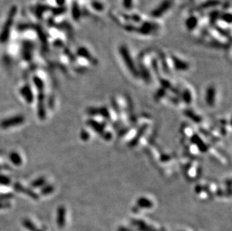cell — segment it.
I'll return each mask as SVG.
<instances>
[{
    "label": "cell",
    "instance_id": "ba28073f",
    "mask_svg": "<svg viewBox=\"0 0 232 231\" xmlns=\"http://www.w3.org/2000/svg\"><path fill=\"white\" fill-rule=\"evenodd\" d=\"M20 94L24 98V99L26 100V101L27 103H32L34 100V95L33 92L30 88V86L29 85H26V86H23L21 89H20Z\"/></svg>",
    "mask_w": 232,
    "mask_h": 231
},
{
    "label": "cell",
    "instance_id": "8992f818",
    "mask_svg": "<svg viewBox=\"0 0 232 231\" xmlns=\"http://www.w3.org/2000/svg\"><path fill=\"white\" fill-rule=\"evenodd\" d=\"M14 188L17 192L20 193H25L26 195L30 197L32 199H35V200H38L39 198V196L36 193L34 192L33 190H32L31 188H27L26 187H24V185L20 184L19 182H16L14 184Z\"/></svg>",
    "mask_w": 232,
    "mask_h": 231
},
{
    "label": "cell",
    "instance_id": "7c38bea8",
    "mask_svg": "<svg viewBox=\"0 0 232 231\" xmlns=\"http://www.w3.org/2000/svg\"><path fill=\"white\" fill-rule=\"evenodd\" d=\"M220 4V2L219 0H209V1L205 2L202 5H200L201 9H207L210 8H214L218 6Z\"/></svg>",
    "mask_w": 232,
    "mask_h": 231
},
{
    "label": "cell",
    "instance_id": "277c9868",
    "mask_svg": "<svg viewBox=\"0 0 232 231\" xmlns=\"http://www.w3.org/2000/svg\"><path fill=\"white\" fill-rule=\"evenodd\" d=\"M14 14H15V8H14L11 10L10 14H9L8 18L7 21L6 23H5V26H4L3 31H2V34H1V35H0V40H1L2 41H5L8 39L9 31H10V29L11 28V25H12L13 19H14Z\"/></svg>",
    "mask_w": 232,
    "mask_h": 231
},
{
    "label": "cell",
    "instance_id": "9a60e30c",
    "mask_svg": "<svg viewBox=\"0 0 232 231\" xmlns=\"http://www.w3.org/2000/svg\"><path fill=\"white\" fill-rule=\"evenodd\" d=\"M46 184V179L45 177H39L36 179L35 180L32 182L31 187L32 188H41Z\"/></svg>",
    "mask_w": 232,
    "mask_h": 231
},
{
    "label": "cell",
    "instance_id": "ac0fdd59",
    "mask_svg": "<svg viewBox=\"0 0 232 231\" xmlns=\"http://www.w3.org/2000/svg\"><path fill=\"white\" fill-rule=\"evenodd\" d=\"M219 18L221 19L222 21L225 22L226 23L231 24V22H232V16H231V13H229V12L223 13V14H220Z\"/></svg>",
    "mask_w": 232,
    "mask_h": 231
},
{
    "label": "cell",
    "instance_id": "7402d4cb",
    "mask_svg": "<svg viewBox=\"0 0 232 231\" xmlns=\"http://www.w3.org/2000/svg\"><path fill=\"white\" fill-rule=\"evenodd\" d=\"M11 179L5 175L0 174V185H8L11 184Z\"/></svg>",
    "mask_w": 232,
    "mask_h": 231
},
{
    "label": "cell",
    "instance_id": "6da1fadb",
    "mask_svg": "<svg viewBox=\"0 0 232 231\" xmlns=\"http://www.w3.org/2000/svg\"><path fill=\"white\" fill-rule=\"evenodd\" d=\"M119 52L120 54L122 59L124 61L125 64L130 71H132L133 73H135V66H134V61H133L132 56H131L130 53H129V48L125 45H121L119 47Z\"/></svg>",
    "mask_w": 232,
    "mask_h": 231
},
{
    "label": "cell",
    "instance_id": "3957f363",
    "mask_svg": "<svg viewBox=\"0 0 232 231\" xmlns=\"http://www.w3.org/2000/svg\"><path fill=\"white\" fill-rule=\"evenodd\" d=\"M172 5V3L171 0H165L161 3L160 5H158L155 9H153L151 11V16L153 18H159L160 17L163 16L165 12H167L169 10Z\"/></svg>",
    "mask_w": 232,
    "mask_h": 231
},
{
    "label": "cell",
    "instance_id": "ffe728a7",
    "mask_svg": "<svg viewBox=\"0 0 232 231\" xmlns=\"http://www.w3.org/2000/svg\"><path fill=\"white\" fill-rule=\"evenodd\" d=\"M91 5H92V8L94 10H96L97 11H104V5L102 4L101 2H98V1H93L91 3Z\"/></svg>",
    "mask_w": 232,
    "mask_h": 231
},
{
    "label": "cell",
    "instance_id": "9c48e42d",
    "mask_svg": "<svg viewBox=\"0 0 232 231\" xmlns=\"http://www.w3.org/2000/svg\"><path fill=\"white\" fill-rule=\"evenodd\" d=\"M198 23V20L197 17L194 16V15H192L186 19V26L188 30L189 31H192V30H194L195 28L197 27Z\"/></svg>",
    "mask_w": 232,
    "mask_h": 231
},
{
    "label": "cell",
    "instance_id": "4316f807",
    "mask_svg": "<svg viewBox=\"0 0 232 231\" xmlns=\"http://www.w3.org/2000/svg\"><path fill=\"white\" fill-rule=\"evenodd\" d=\"M37 231H45V230H38Z\"/></svg>",
    "mask_w": 232,
    "mask_h": 231
},
{
    "label": "cell",
    "instance_id": "cb8c5ba5",
    "mask_svg": "<svg viewBox=\"0 0 232 231\" xmlns=\"http://www.w3.org/2000/svg\"><path fill=\"white\" fill-rule=\"evenodd\" d=\"M13 198L12 194H5L0 195V201L2 200H8V199Z\"/></svg>",
    "mask_w": 232,
    "mask_h": 231
},
{
    "label": "cell",
    "instance_id": "30bf717a",
    "mask_svg": "<svg viewBox=\"0 0 232 231\" xmlns=\"http://www.w3.org/2000/svg\"><path fill=\"white\" fill-rule=\"evenodd\" d=\"M9 160L15 166L21 165V164L23 163V159L21 156H20V154H18L16 152H11L9 154Z\"/></svg>",
    "mask_w": 232,
    "mask_h": 231
},
{
    "label": "cell",
    "instance_id": "e0dca14e",
    "mask_svg": "<svg viewBox=\"0 0 232 231\" xmlns=\"http://www.w3.org/2000/svg\"><path fill=\"white\" fill-rule=\"evenodd\" d=\"M23 225L29 231H37L38 229L36 226L29 219H24L23 221Z\"/></svg>",
    "mask_w": 232,
    "mask_h": 231
},
{
    "label": "cell",
    "instance_id": "5bb4252c",
    "mask_svg": "<svg viewBox=\"0 0 232 231\" xmlns=\"http://www.w3.org/2000/svg\"><path fill=\"white\" fill-rule=\"evenodd\" d=\"M77 54H78L79 56H81V57L87 59H89V60L92 59V55L90 54V53L89 52V50H87V48H85V47H80L78 50H77Z\"/></svg>",
    "mask_w": 232,
    "mask_h": 231
},
{
    "label": "cell",
    "instance_id": "8fae6325",
    "mask_svg": "<svg viewBox=\"0 0 232 231\" xmlns=\"http://www.w3.org/2000/svg\"><path fill=\"white\" fill-rule=\"evenodd\" d=\"M65 215H66V210L61 206L57 210V224L60 228H62L64 226Z\"/></svg>",
    "mask_w": 232,
    "mask_h": 231
},
{
    "label": "cell",
    "instance_id": "4fadbf2b",
    "mask_svg": "<svg viewBox=\"0 0 232 231\" xmlns=\"http://www.w3.org/2000/svg\"><path fill=\"white\" fill-rule=\"evenodd\" d=\"M173 61H174V64L175 65V67L177 68V69H180V70H185L187 69L188 65L185 62L182 61L181 59H180L179 58L175 57V56H173Z\"/></svg>",
    "mask_w": 232,
    "mask_h": 231
},
{
    "label": "cell",
    "instance_id": "52a82bcc",
    "mask_svg": "<svg viewBox=\"0 0 232 231\" xmlns=\"http://www.w3.org/2000/svg\"><path fill=\"white\" fill-rule=\"evenodd\" d=\"M158 28H159V26L157 24L154 23L145 22L138 29V32L142 34V35H150L153 31H156V30L158 29Z\"/></svg>",
    "mask_w": 232,
    "mask_h": 231
},
{
    "label": "cell",
    "instance_id": "d4e9b609",
    "mask_svg": "<svg viewBox=\"0 0 232 231\" xmlns=\"http://www.w3.org/2000/svg\"><path fill=\"white\" fill-rule=\"evenodd\" d=\"M10 206H11V204L9 203L0 201V209H5V208H8V207H10Z\"/></svg>",
    "mask_w": 232,
    "mask_h": 231
},
{
    "label": "cell",
    "instance_id": "484cf974",
    "mask_svg": "<svg viewBox=\"0 0 232 231\" xmlns=\"http://www.w3.org/2000/svg\"><path fill=\"white\" fill-rule=\"evenodd\" d=\"M56 2L59 5H64V4H65V2H66V0H56Z\"/></svg>",
    "mask_w": 232,
    "mask_h": 231
},
{
    "label": "cell",
    "instance_id": "603a6c76",
    "mask_svg": "<svg viewBox=\"0 0 232 231\" xmlns=\"http://www.w3.org/2000/svg\"><path fill=\"white\" fill-rule=\"evenodd\" d=\"M123 6L126 10H131L133 7V0H122Z\"/></svg>",
    "mask_w": 232,
    "mask_h": 231
},
{
    "label": "cell",
    "instance_id": "5b68a950",
    "mask_svg": "<svg viewBox=\"0 0 232 231\" xmlns=\"http://www.w3.org/2000/svg\"><path fill=\"white\" fill-rule=\"evenodd\" d=\"M45 96L42 92H40L38 96V116L39 118L44 120L46 118V108H45Z\"/></svg>",
    "mask_w": 232,
    "mask_h": 231
},
{
    "label": "cell",
    "instance_id": "44dd1931",
    "mask_svg": "<svg viewBox=\"0 0 232 231\" xmlns=\"http://www.w3.org/2000/svg\"><path fill=\"white\" fill-rule=\"evenodd\" d=\"M33 82L35 83L36 88H37L39 91L42 92V90H44V83L43 81L41 80V79L38 77H35L33 78Z\"/></svg>",
    "mask_w": 232,
    "mask_h": 231
},
{
    "label": "cell",
    "instance_id": "7a4b0ae2",
    "mask_svg": "<svg viewBox=\"0 0 232 231\" xmlns=\"http://www.w3.org/2000/svg\"><path fill=\"white\" fill-rule=\"evenodd\" d=\"M25 121V118L24 116L22 115H18L14 116L13 117H10L5 119H3L1 122H0V127L3 129H8V128H11V127L18 126L20 125L23 124Z\"/></svg>",
    "mask_w": 232,
    "mask_h": 231
},
{
    "label": "cell",
    "instance_id": "d6986e66",
    "mask_svg": "<svg viewBox=\"0 0 232 231\" xmlns=\"http://www.w3.org/2000/svg\"><path fill=\"white\" fill-rule=\"evenodd\" d=\"M54 191V185H47L44 186V188L41 189V194L45 196V195H48L52 193Z\"/></svg>",
    "mask_w": 232,
    "mask_h": 231
},
{
    "label": "cell",
    "instance_id": "2e32d148",
    "mask_svg": "<svg viewBox=\"0 0 232 231\" xmlns=\"http://www.w3.org/2000/svg\"><path fill=\"white\" fill-rule=\"evenodd\" d=\"M81 9H80L77 3H74L73 6H72V17L75 19V21L79 20L80 18H81Z\"/></svg>",
    "mask_w": 232,
    "mask_h": 231
}]
</instances>
